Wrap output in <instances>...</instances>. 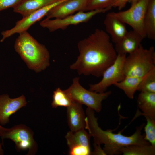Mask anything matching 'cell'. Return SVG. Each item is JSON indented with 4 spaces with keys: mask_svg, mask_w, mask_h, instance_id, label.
I'll return each mask as SVG.
<instances>
[{
    "mask_svg": "<svg viewBox=\"0 0 155 155\" xmlns=\"http://www.w3.org/2000/svg\"><path fill=\"white\" fill-rule=\"evenodd\" d=\"M110 39L106 32L97 28L80 40L78 44L79 55L70 69L79 75L102 76L117 55Z\"/></svg>",
    "mask_w": 155,
    "mask_h": 155,
    "instance_id": "6da1fadb",
    "label": "cell"
},
{
    "mask_svg": "<svg viewBox=\"0 0 155 155\" xmlns=\"http://www.w3.org/2000/svg\"><path fill=\"white\" fill-rule=\"evenodd\" d=\"M86 112L85 129L88 130L90 136L93 137L94 144L100 146L104 144L103 149L105 155L120 154V149L129 145L150 144L144 139V136L141 133L144 123L137 127L132 135L126 136L122 134L121 131L115 133L110 129L102 130L99 125L94 111L87 108Z\"/></svg>",
    "mask_w": 155,
    "mask_h": 155,
    "instance_id": "7a4b0ae2",
    "label": "cell"
},
{
    "mask_svg": "<svg viewBox=\"0 0 155 155\" xmlns=\"http://www.w3.org/2000/svg\"><path fill=\"white\" fill-rule=\"evenodd\" d=\"M14 48L28 68L36 73L45 70L50 65V55L47 49L27 31L19 34Z\"/></svg>",
    "mask_w": 155,
    "mask_h": 155,
    "instance_id": "3957f363",
    "label": "cell"
},
{
    "mask_svg": "<svg viewBox=\"0 0 155 155\" xmlns=\"http://www.w3.org/2000/svg\"><path fill=\"white\" fill-rule=\"evenodd\" d=\"M155 68L154 46L144 49L141 44L138 48L126 56L123 71L125 76L143 77Z\"/></svg>",
    "mask_w": 155,
    "mask_h": 155,
    "instance_id": "277c9868",
    "label": "cell"
},
{
    "mask_svg": "<svg viewBox=\"0 0 155 155\" xmlns=\"http://www.w3.org/2000/svg\"><path fill=\"white\" fill-rule=\"evenodd\" d=\"M79 78H73L71 86L64 90L72 101L84 105L97 112L102 109V102L111 94V91L103 92H96L87 90L79 83Z\"/></svg>",
    "mask_w": 155,
    "mask_h": 155,
    "instance_id": "5b68a950",
    "label": "cell"
},
{
    "mask_svg": "<svg viewBox=\"0 0 155 155\" xmlns=\"http://www.w3.org/2000/svg\"><path fill=\"white\" fill-rule=\"evenodd\" d=\"M34 133L29 127L19 124L10 128H6L0 124V137L3 140L8 139L13 142L18 150L28 149V155L35 154L37 145L33 137Z\"/></svg>",
    "mask_w": 155,
    "mask_h": 155,
    "instance_id": "8992f818",
    "label": "cell"
},
{
    "mask_svg": "<svg viewBox=\"0 0 155 155\" xmlns=\"http://www.w3.org/2000/svg\"><path fill=\"white\" fill-rule=\"evenodd\" d=\"M150 0H139L131 5L129 9L114 12L115 16L125 24L129 25L133 30L144 38H146L144 27V20Z\"/></svg>",
    "mask_w": 155,
    "mask_h": 155,
    "instance_id": "52a82bcc",
    "label": "cell"
},
{
    "mask_svg": "<svg viewBox=\"0 0 155 155\" xmlns=\"http://www.w3.org/2000/svg\"><path fill=\"white\" fill-rule=\"evenodd\" d=\"M108 11L107 9H97L87 11H80L62 18L49 19L46 18L40 22V26L52 32L58 30H64L68 26L86 22L96 15Z\"/></svg>",
    "mask_w": 155,
    "mask_h": 155,
    "instance_id": "ba28073f",
    "label": "cell"
},
{
    "mask_svg": "<svg viewBox=\"0 0 155 155\" xmlns=\"http://www.w3.org/2000/svg\"><path fill=\"white\" fill-rule=\"evenodd\" d=\"M126 55L118 54L114 63L104 71L102 80L98 82L89 85V90L96 92H103L108 87L119 82L125 78L124 64Z\"/></svg>",
    "mask_w": 155,
    "mask_h": 155,
    "instance_id": "9c48e42d",
    "label": "cell"
},
{
    "mask_svg": "<svg viewBox=\"0 0 155 155\" xmlns=\"http://www.w3.org/2000/svg\"><path fill=\"white\" fill-rule=\"evenodd\" d=\"M61 0L37 10L29 15L22 17L17 21L15 26L12 28L1 32L2 38L0 40L1 42L7 38L16 33L19 34L27 31L32 25L46 16L49 11L54 7L63 2Z\"/></svg>",
    "mask_w": 155,
    "mask_h": 155,
    "instance_id": "30bf717a",
    "label": "cell"
},
{
    "mask_svg": "<svg viewBox=\"0 0 155 155\" xmlns=\"http://www.w3.org/2000/svg\"><path fill=\"white\" fill-rule=\"evenodd\" d=\"M87 2L88 0H65L53 7L46 15V18H62L75 12L85 11Z\"/></svg>",
    "mask_w": 155,
    "mask_h": 155,
    "instance_id": "8fae6325",
    "label": "cell"
},
{
    "mask_svg": "<svg viewBox=\"0 0 155 155\" xmlns=\"http://www.w3.org/2000/svg\"><path fill=\"white\" fill-rule=\"evenodd\" d=\"M25 96L22 95L14 98L7 94L0 95V124L4 125L9 122V118L21 108L26 106Z\"/></svg>",
    "mask_w": 155,
    "mask_h": 155,
    "instance_id": "7c38bea8",
    "label": "cell"
},
{
    "mask_svg": "<svg viewBox=\"0 0 155 155\" xmlns=\"http://www.w3.org/2000/svg\"><path fill=\"white\" fill-rule=\"evenodd\" d=\"M104 24L106 32L115 44L121 40L128 32L125 24L117 18L113 12L106 15Z\"/></svg>",
    "mask_w": 155,
    "mask_h": 155,
    "instance_id": "4fadbf2b",
    "label": "cell"
},
{
    "mask_svg": "<svg viewBox=\"0 0 155 155\" xmlns=\"http://www.w3.org/2000/svg\"><path fill=\"white\" fill-rule=\"evenodd\" d=\"M67 108V122L70 131L74 132L84 129L86 115L82 105L73 101Z\"/></svg>",
    "mask_w": 155,
    "mask_h": 155,
    "instance_id": "5bb4252c",
    "label": "cell"
},
{
    "mask_svg": "<svg viewBox=\"0 0 155 155\" xmlns=\"http://www.w3.org/2000/svg\"><path fill=\"white\" fill-rule=\"evenodd\" d=\"M144 39L133 30L128 31L121 40L115 44V50L117 54H130L138 48Z\"/></svg>",
    "mask_w": 155,
    "mask_h": 155,
    "instance_id": "9a60e30c",
    "label": "cell"
},
{
    "mask_svg": "<svg viewBox=\"0 0 155 155\" xmlns=\"http://www.w3.org/2000/svg\"><path fill=\"white\" fill-rule=\"evenodd\" d=\"M61 0H23L13 8V11L22 17Z\"/></svg>",
    "mask_w": 155,
    "mask_h": 155,
    "instance_id": "2e32d148",
    "label": "cell"
},
{
    "mask_svg": "<svg viewBox=\"0 0 155 155\" xmlns=\"http://www.w3.org/2000/svg\"><path fill=\"white\" fill-rule=\"evenodd\" d=\"M138 107L145 115L155 120V93L142 92L137 98Z\"/></svg>",
    "mask_w": 155,
    "mask_h": 155,
    "instance_id": "e0dca14e",
    "label": "cell"
},
{
    "mask_svg": "<svg viewBox=\"0 0 155 155\" xmlns=\"http://www.w3.org/2000/svg\"><path fill=\"white\" fill-rule=\"evenodd\" d=\"M90 135L84 129L75 132L70 131L66 134L65 138L69 148L77 146L90 148Z\"/></svg>",
    "mask_w": 155,
    "mask_h": 155,
    "instance_id": "ac0fdd59",
    "label": "cell"
},
{
    "mask_svg": "<svg viewBox=\"0 0 155 155\" xmlns=\"http://www.w3.org/2000/svg\"><path fill=\"white\" fill-rule=\"evenodd\" d=\"M144 76H125L122 80L115 83L114 85L122 90L128 98L132 99L134 98L135 92L137 91L140 82Z\"/></svg>",
    "mask_w": 155,
    "mask_h": 155,
    "instance_id": "d6986e66",
    "label": "cell"
},
{
    "mask_svg": "<svg viewBox=\"0 0 155 155\" xmlns=\"http://www.w3.org/2000/svg\"><path fill=\"white\" fill-rule=\"evenodd\" d=\"M146 37L155 40V0H150L144 20Z\"/></svg>",
    "mask_w": 155,
    "mask_h": 155,
    "instance_id": "ffe728a7",
    "label": "cell"
},
{
    "mask_svg": "<svg viewBox=\"0 0 155 155\" xmlns=\"http://www.w3.org/2000/svg\"><path fill=\"white\" fill-rule=\"evenodd\" d=\"M119 152L124 155H154L155 146L151 144L130 145L122 148Z\"/></svg>",
    "mask_w": 155,
    "mask_h": 155,
    "instance_id": "44dd1931",
    "label": "cell"
},
{
    "mask_svg": "<svg viewBox=\"0 0 155 155\" xmlns=\"http://www.w3.org/2000/svg\"><path fill=\"white\" fill-rule=\"evenodd\" d=\"M53 100L51 105L53 108L58 107L66 108L69 106L73 101L65 91L59 87L57 88L53 92Z\"/></svg>",
    "mask_w": 155,
    "mask_h": 155,
    "instance_id": "7402d4cb",
    "label": "cell"
},
{
    "mask_svg": "<svg viewBox=\"0 0 155 155\" xmlns=\"http://www.w3.org/2000/svg\"><path fill=\"white\" fill-rule=\"evenodd\" d=\"M137 91L155 93V68L144 76L140 82Z\"/></svg>",
    "mask_w": 155,
    "mask_h": 155,
    "instance_id": "603a6c76",
    "label": "cell"
},
{
    "mask_svg": "<svg viewBox=\"0 0 155 155\" xmlns=\"http://www.w3.org/2000/svg\"><path fill=\"white\" fill-rule=\"evenodd\" d=\"M143 115L145 117L147 121L144 128L145 135L144 138L151 145L155 146V120L146 115Z\"/></svg>",
    "mask_w": 155,
    "mask_h": 155,
    "instance_id": "cb8c5ba5",
    "label": "cell"
},
{
    "mask_svg": "<svg viewBox=\"0 0 155 155\" xmlns=\"http://www.w3.org/2000/svg\"><path fill=\"white\" fill-rule=\"evenodd\" d=\"M116 0H88L85 11L107 9L110 10L111 6Z\"/></svg>",
    "mask_w": 155,
    "mask_h": 155,
    "instance_id": "d4e9b609",
    "label": "cell"
},
{
    "mask_svg": "<svg viewBox=\"0 0 155 155\" xmlns=\"http://www.w3.org/2000/svg\"><path fill=\"white\" fill-rule=\"evenodd\" d=\"M69 148L70 155H89L91 153L90 148L84 146H75Z\"/></svg>",
    "mask_w": 155,
    "mask_h": 155,
    "instance_id": "484cf974",
    "label": "cell"
},
{
    "mask_svg": "<svg viewBox=\"0 0 155 155\" xmlns=\"http://www.w3.org/2000/svg\"><path fill=\"white\" fill-rule=\"evenodd\" d=\"M23 0H0V11L10 8H13Z\"/></svg>",
    "mask_w": 155,
    "mask_h": 155,
    "instance_id": "4316f807",
    "label": "cell"
},
{
    "mask_svg": "<svg viewBox=\"0 0 155 155\" xmlns=\"http://www.w3.org/2000/svg\"><path fill=\"white\" fill-rule=\"evenodd\" d=\"M129 0H116L111 6V8H117L120 10L124 8Z\"/></svg>",
    "mask_w": 155,
    "mask_h": 155,
    "instance_id": "83f0119b",
    "label": "cell"
},
{
    "mask_svg": "<svg viewBox=\"0 0 155 155\" xmlns=\"http://www.w3.org/2000/svg\"><path fill=\"white\" fill-rule=\"evenodd\" d=\"M94 151L91 152V154L93 155H105L103 149H102L100 145H98L94 143Z\"/></svg>",
    "mask_w": 155,
    "mask_h": 155,
    "instance_id": "f1b7e54d",
    "label": "cell"
},
{
    "mask_svg": "<svg viewBox=\"0 0 155 155\" xmlns=\"http://www.w3.org/2000/svg\"><path fill=\"white\" fill-rule=\"evenodd\" d=\"M4 154V151L3 149L1 144L0 142V155H3Z\"/></svg>",
    "mask_w": 155,
    "mask_h": 155,
    "instance_id": "f546056e",
    "label": "cell"
},
{
    "mask_svg": "<svg viewBox=\"0 0 155 155\" xmlns=\"http://www.w3.org/2000/svg\"><path fill=\"white\" fill-rule=\"evenodd\" d=\"M139 0H129L128 2L131 4V5H132L138 1Z\"/></svg>",
    "mask_w": 155,
    "mask_h": 155,
    "instance_id": "4dcf8cb0",
    "label": "cell"
}]
</instances>
